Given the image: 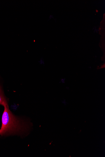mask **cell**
<instances>
[{"label": "cell", "mask_w": 105, "mask_h": 157, "mask_svg": "<svg viewBox=\"0 0 105 157\" xmlns=\"http://www.w3.org/2000/svg\"><path fill=\"white\" fill-rule=\"evenodd\" d=\"M4 107V110L2 117L0 136H22L27 134L30 128L28 122L15 116L10 110L9 106H5Z\"/></svg>", "instance_id": "1"}, {"label": "cell", "mask_w": 105, "mask_h": 157, "mask_svg": "<svg viewBox=\"0 0 105 157\" xmlns=\"http://www.w3.org/2000/svg\"><path fill=\"white\" fill-rule=\"evenodd\" d=\"M0 105L9 106L7 99L2 86H0Z\"/></svg>", "instance_id": "2"}]
</instances>
